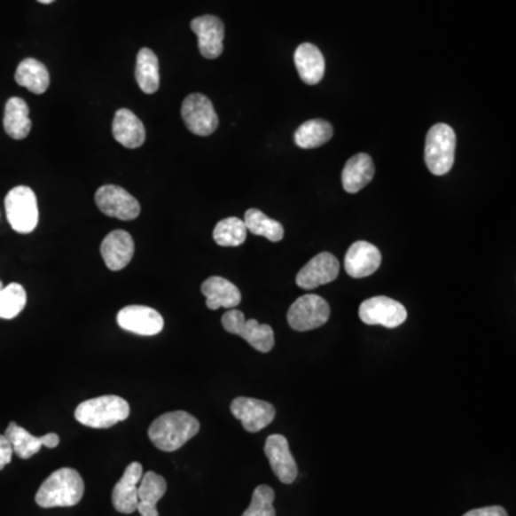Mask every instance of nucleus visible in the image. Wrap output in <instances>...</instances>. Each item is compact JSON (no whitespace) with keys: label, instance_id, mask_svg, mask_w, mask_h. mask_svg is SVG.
Here are the masks:
<instances>
[{"label":"nucleus","instance_id":"f257e3e1","mask_svg":"<svg viewBox=\"0 0 516 516\" xmlns=\"http://www.w3.org/2000/svg\"><path fill=\"white\" fill-rule=\"evenodd\" d=\"M199 419L187 411H168L153 420L148 436L155 448L164 452H176L199 432Z\"/></svg>","mask_w":516,"mask_h":516},{"label":"nucleus","instance_id":"f03ea898","mask_svg":"<svg viewBox=\"0 0 516 516\" xmlns=\"http://www.w3.org/2000/svg\"><path fill=\"white\" fill-rule=\"evenodd\" d=\"M85 492V483L79 472L60 468L42 483L35 501L41 508H65L78 505Z\"/></svg>","mask_w":516,"mask_h":516},{"label":"nucleus","instance_id":"7ed1b4c3","mask_svg":"<svg viewBox=\"0 0 516 516\" xmlns=\"http://www.w3.org/2000/svg\"><path fill=\"white\" fill-rule=\"evenodd\" d=\"M131 408L125 399L120 396L94 397L82 402L75 410V419L81 425L94 429H108L128 419Z\"/></svg>","mask_w":516,"mask_h":516},{"label":"nucleus","instance_id":"20e7f679","mask_svg":"<svg viewBox=\"0 0 516 516\" xmlns=\"http://www.w3.org/2000/svg\"><path fill=\"white\" fill-rule=\"evenodd\" d=\"M457 135L448 124L430 128L425 145V162L434 176H445L455 162Z\"/></svg>","mask_w":516,"mask_h":516},{"label":"nucleus","instance_id":"39448f33","mask_svg":"<svg viewBox=\"0 0 516 516\" xmlns=\"http://www.w3.org/2000/svg\"><path fill=\"white\" fill-rule=\"evenodd\" d=\"M4 210L12 229L20 234H29L39 223L36 195L32 188L20 185L8 192L4 199Z\"/></svg>","mask_w":516,"mask_h":516},{"label":"nucleus","instance_id":"423d86ee","mask_svg":"<svg viewBox=\"0 0 516 516\" xmlns=\"http://www.w3.org/2000/svg\"><path fill=\"white\" fill-rule=\"evenodd\" d=\"M221 323L229 333L243 337L258 352L269 353L273 350L276 343L274 330L269 324H260L255 318L246 320L241 311L232 309L223 316Z\"/></svg>","mask_w":516,"mask_h":516},{"label":"nucleus","instance_id":"0eeeda50","mask_svg":"<svg viewBox=\"0 0 516 516\" xmlns=\"http://www.w3.org/2000/svg\"><path fill=\"white\" fill-rule=\"evenodd\" d=\"M329 317V303L316 294L299 297L287 313L288 325L296 332L318 329L327 323Z\"/></svg>","mask_w":516,"mask_h":516},{"label":"nucleus","instance_id":"6e6552de","mask_svg":"<svg viewBox=\"0 0 516 516\" xmlns=\"http://www.w3.org/2000/svg\"><path fill=\"white\" fill-rule=\"evenodd\" d=\"M359 317L367 325H383L386 329H396L406 322L408 310L403 304L390 297H371L360 304Z\"/></svg>","mask_w":516,"mask_h":516},{"label":"nucleus","instance_id":"1a4fd4ad","mask_svg":"<svg viewBox=\"0 0 516 516\" xmlns=\"http://www.w3.org/2000/svg\"><path fill=\"white\" fill-rule=\"evenodd\" d=\"M181 116L185 127L199 137H208L217 131L218 116L206 95H188L181 106Z\"/></svg>","mask_w":516,"mask_h":516},{"label":"nucleus","instance_id":"9d476101","mask_svg":"<svg viewBox=\"0 0 516 516\" xmlns=\"http://www.w3.org/2000/svg\"><path fill=\"white\" fill-rule=\"evenodd\" d=\"M95 202L102 213L118 220L132 221L141 214L138 199L118 185H102L95 192Z\"/></svg>","mask_w":516,"mask_h":516},{"label":"nucleus","instance_id":"9b49d317","mask_svg":"<svg viewBox=\"0 0 516 516\" xmlns=\"http://www.w3.org/2000/svg\"><path fill=\"white\" fill-rule=\"evenodd\" d=\"M231 413L250 434H257L269 426L276 418V409L269 402L237 397L231 403Z\"/></svg>","mask_w":516,"mask_h":516},{"label":"nucleus","instance_id":"f8f14e48","mask_svg":"<svg viewBox=\"0 0 516 516\" xmlns=\"http://www.w3.org/2000/svg\"><path fill=\"white\" fill-rule=\"evenodd\" d=\"M116 322L121 329L139 336H157L164 329V318L146 306H127L116 315Z\"/></svg>","mask_w":516,"mask_h":516},{"label":"nucleus","instance_id":"ddd939ff","mask_svg":"<svg viewBox=\"0 0 516 516\" xmlns=\"http://www.w3.org/2000/svg\"><path fill=\"white\" fill-rule=\"evenodd\" d=\"M339 273H340L339 260L332 253H320L300 270L296 283L300 288L313 290L336 280Z\"/></svg>","mask_w":516,"mask_h":516},{"label":"nucleus","instance_id":"4468645a","mask_svg":"<svg viewBox=\"0 0 516 516\" xmlns=\"http://www.w3.org/2000/svg\"><path fill=\"white\" fill-rule=\"evenodd\" d=\"M192 29L199 38V49L207 59H217L224 51V23L213 15L199 16L192 22Z\"/></svg>","mask_w":516,"mask_h":516},{"label":"nucleus","instance_id":"2eb2a0df","mask_svg":"<svg viewBox=\"0 0 516 516\" xmlns=\"http://www.w3.org/2000/svg\"><path fill=\"white\" fill-rule=\"evenodd\" d=\"M267 459L278 481L285 485L294 482L299 475L296 460L290 452V445L287 439L281 434H271L264 446Z\"/></svg>","mask_w":516,"mask_h":516},{"label":"nucleus","instance_id":"dca6fc26","mask_svg":"<svg viewBox=\"0 0 516 516\" xmlns=\"http://www.w3.org/2000/svg\"><path fill=\"white\" fill-rule=\"evenodd\" d=\"M144 468L139 462L128 465L122 478L116 482L113 490V508L118 512L131 515L138 506V487L143 479Z\"/></svg>","mask_w":516,"mask_h":516},{"label":"nucleus","instance_id":"f3484780","mask_svg":"<svg viewBox=\"0 0 516 516\" xmlns=\"http://www.w3.org/2000/svg\"><path fill=\"white\" fill-rule=\"evenodd\" d=\"M382 264V254L376 246L367 241H356L344 257L346 273L353 278H369Z\"/></svg>","mask_w":516,"mask_h":516},{"label":"nucleus","instance_id":"a211bd4d","mask_svg":"<svg viewBox=\"0 0 516 516\" xmlns=\"http://www.w3.org/2000/svg\"><path fill=\"white\" fill-rule=\"evenodd\" d=\"M135 253V243L129 232L115 230L109 232L101 244V255L106 267L120 271L131 262Z\"/></svg>","mask_w":516,"mask_h":516},{"label":"nucleus","instance_id":"6ab92c4d","mask_svg":"<svg viewBox=\"0 0 516 516\" xmlns=\"http://www.w3.org/2000/svg\"><path fill=\"white\" fill-rule=\"evenodd\" d=\"M4 436L11 442L13 453H16L20 459H29L41 450L42 446L46 448H57L59 445V436L57 434H43V436H34L27 429H23L20 425L12 422L8 429L4 432Z\"/></svg>","mask_w":516,"mask_h":516},{"label":"nucleus","instance_id":"aec40b11","mask_svg":"<svg viewBox=\"0 0 516 516\" xmlns=\"http://www.w3.org/2000/svg\"><path fill=\"white\" fill-rule=\"evenodd\" d=\"M113 135L116 143L128 150H135L145 143V127L129 109H118L113 116Z\"/></svg>","mask_w":516,"mask_h":516},{"label":"nucleus","instance_id":"412c9836","mask_svg":"<svg viewBox=\"0 0 516 516\" xmlns=\"http://www.w3.org/2000/svg\"><path fill=\"white\" fill-rule=\"evenodd\" d=\"M201 293L206 296V304L210 310H218L221 307L224 309H236L241 303V293L236 285L224 278H207L201 285Z\"/></svg>","mask_w":516,"mask_h":516},{"label":"nucleus","instance_id":"4be33fe9","mask_svg":"<svg viewBox=\"0 0 516 516\" xmlns=\"http://www.w3.org/2000/svg\"><path fill=\"white\" fill-rule=\"evenodd\" d=\"M373 176L374 164L371 155L357 153L346 162L341 172L344 192H348V194L362 192L367 184L373 180Z\"/></svg>","mask_w":516,"mask_h":516},{"label":"nucleus","instance_id":"5701e85b","mask_svg":"<svg viewBox=\"0 0 516 516\" xmlns=\"http://www.w3.org/2000/svg\"><path fill=\"white\" fill-rule=\"evenodd\" d=\"M294 64L300 79L307 85H317L324 76V57L316 45L301 43L294 53Z\"/></svg>","mask_w":516,"mask_h":516},{"label":"nucleus","instance_id":"b1692460","mask_svg":"<svg viewBox=\"0 0 516 516\" xmlns=\"http://www.w3.org/2000/svg\"><path fill=\"white\" fill-rule=\"evenodd\" d=\"M167 492V481L155 472L144 473L138 487V511L141 516H160L158 502Z\"/></svg>","mask_w":516,"mask_h":516},{"label":"nucleus","instance_id":"393cba45","mask_svg":"<svg viewBox=\"0 0 516 516\" xmlns=\"http://www.w3.org/2000/svg\"><path fill=\"white\" fill-rule=\"evenodd\" d=\"M4 127L13 139H25L32 129L29 106L22 98H11L4 106Z\"/></svg>","mask_w":516,"mask_h":516},{"label":"nucleus","instance_id":"a878e982","mask_svg":"<svg viewBox=\"0 0 516 516\" xmlns=\"http://www.w3.org/2000/svg\"><path fill=\"white\" fill-rule=\"evenodd\" d=\"M15 81L32 94H45L51 85L48 67L41 60L27 58L16 69Z\"/></svg>","mask_w":516,"mask_h":516},{"label":"nucleus","instance_id":"bb28decb","mask_svg":"<svg viewBox=\"0 0 516 516\" xmlns=\"http://www.w3.org/2000/svg\"><path fill=\"white\" fill-rule=\"evenodd\" d=\"M135 79L144 94L152 95L160 90V60L148 48H143L137 57Z\"/></svg>","mask_w":516,"mask_h":516},{"label":"nucleus","instance_id":"cd10ccee","mask_svg":"<svg viewBox=\"0 0 516 516\" xmlns=\"http://www.w3.org/2000/svg\"><path fill=\"white\" fill-rule=\"evenodd\" d=\"M333 137V127L327 121L310 120L300 125L294 134V143L299 148L311 150L329 143Z\"/></svg>","mask_w":516,"mask_h":516},{"label":"nucleus","instance_id":"c85d7f7f","mask_svg":"<svg viewBox=\"0 0 516 516\" xmlns=\"http://www.w3.org/2000/svg\"><path fill=\"white\" fill-rule=\"evenodd\" d=\"M243 221L247 231L254 236L264 237L273 243H278L285 237V227L278 221L267 217L266 214L257 208L247 210Z\"/></svg>","mask_w":516,"mask_h":516},{"label":"nucleus","instance_id":"c756f323","mask_svg":"<svg viewBox=\"0 0 516 516\" xmlns=\"http://www.w3.org/2000/svg\"><path fill=\"white\" fill-rule=\"evenodd\" d=\"M213 237L214 241L221 247H238L247 239V227L239 218H225L215 225Z\"/></svg>","mask_w":516,"mask_h":516},{"label":"nucleus","instance_id":"7c9ffc66","mask_svg":"<svg viewBox=\"0 0 516 516\" xmlns=\"http://www.w3.org/2000/svg\"><path fill=\"white\" fill-rule=\"evenodd\" d=\"M27 296L25 288L18 283H11L0 288V318L12 320L20 315L27 306Z\"/></svg>","mask_w":516,"mask_h":516},{"label":"nucleus","instance_id":"2f4dec72","mask_svg":"<svg viewBox=\"0 0 516 516\" xmlns=\"http://www.w3.org/2000/svg\"><path fill=\"white\" fill-rule=\"evenodd\" d=\"M274 499H276V494L273 488L260 485L253 492L250 506L241 516H276Z\"/></svg>","mask_w":516,"mask_h":516},{"label":"nucleus","instance_id":"473e14b6","mask_svg":"<svg viewBox=\"0 0 516 516\" xmlns=\"http://www.w3.org/2000/svg\"><path fill=\"white\" fill-rule=\"evenodd\" d=\"M12 457H13V448H12L11 442L4 436L0 434V471L11 464Z\"/></svg>","mask_w":516,"mask_h":516},{"label":"nucleus","instance_id":"72a5a7b5","mask_svg":"<svg viewBox=\"0 0 516 516\" xmlns=\"http://www.w3.org/2000/svg\"><path fill=\"white\" fill-rule=\"evenodd\" d=\"M464 516H508L505 509L502 506H485V508L472 509Z\"/></svg>","mask_w":516,"mask_h":516},{"label":"nucleus","instance_id":"f704fd0d","mask_svg":"<svg viewBox=\"0 0 516 516\" xmlns=\"http://www.w3.org/2000/svg\"><path fill=\"white\" fill-rule=\"evenodd\" d=\"M39 4H53V2H55V0H38Z\"/></svg>","mask_w":516,"mask_h":516},{"label":"nucleus","instance_id":"c9c22d12","mask_svg":"<svg viewBox=\"0 0 516 516\" xmlns=\"http://www.w3.org/2000/svg\"><path fill=\"white\" fill-rule=\"evenodd\" d=\"M4 287V285H2V281H0V288Z\"/></svg>","mask_w":516,"mask_h":516}]
</instances>
